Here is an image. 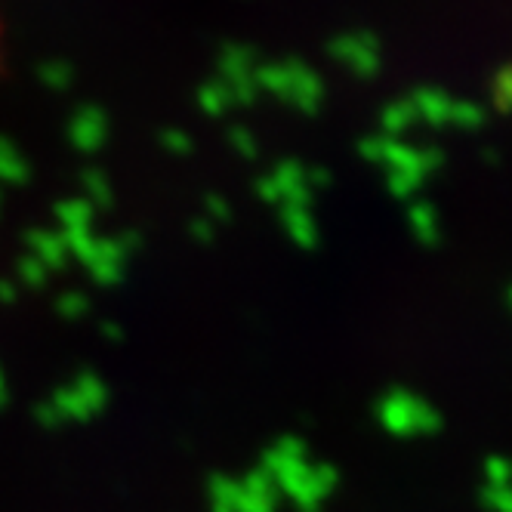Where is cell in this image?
Returning a JSON list of instances; mask_svg holds the SVG:
<instances>
[{
	"label": "cell",
	"mask_w": 512,
	"mask_h": 512,
	"mask_svg": "<svg viewBox=\"0 0 512 512\" xmlns=\"http://www.w3.org/2000/svg\"><path fill=\"white\" fill-rule=\"evenodd\" d=\"M0 41H4V25H0Z\"/></svg>",
	"instance_id": "1"
}]
</instances>
